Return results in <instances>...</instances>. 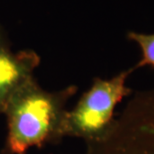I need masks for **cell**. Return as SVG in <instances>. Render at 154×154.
I'll return each mask as SVG.
<instances>
[{
	"instance_id": "1",
	"label": "cell",
	"mask_w": 154,
	"mask_h": 154,
	"mask_svg": "<svg viewBox=\"0 0 154 154\" xmlns=\"http://www.w3.org/2000/svg\"><path fill=\"white\" fill-rule=\"evenodd\" d=\"M70 85L58 91H46L33 77L13 91L3 113L7 134L1 154H27L28 149L56 145L62 139L66 106L77 94Z\"/></svg>"
},
{
	"instance_id": "2",
	"label": "cell",
	"mask_w": 154,
	"mask_h": 154,
	"mask_svg": "<svg viewBox=\"0 0 154 154\" xmlns=\"http://www.w3.org/2000/svg\"><path fill=\"white\" fill-rule=\"evenodd\" d=\"M135 70L133 66L109 79L94 78L73 109L65 113L63 138H80L86 144L102 139L113 125L117 106L131 94L127 80Z\"/></svg>"
},
{
	"instance_id": "3",
	"label": "cell",
	"mask_w": 154,
	"mask_h": 154,
	"mask_svg": "<svg viewBox=\"0 0 154 154\" xmlns=\"http://www.w3.org/2000/svg\"><path fill=\"white\" fill-rule=\"evenodd\" d=\"M84 154H154V88L134 94L109 131Z\"/></svg>"
},
{
	"instance_id": "4",
	"label": "cell",
	"mask_w": 154,
	"mask_h": 154,
	"mask_svg": "<svg viewBox=\"0 0 154 154\" xmlns=\"http://www.w3.org/2000/svg\"><path fill=\"white\" fill-rule=\"evenodd\" d=\"M40 61L33 50L13 51L8 35L0 25V114L13 91L34 77Z\"/></svg>"
},
{
	"instance_id": "5",
	"label": "cell",
	"mask_w": 154,
	"mask_h": 154,
	"mask_svg": "<svg viewBox=\"0 0 154 154\" xmlns=\"http://www.w3.org/2000/svg\"><path fill=\"white\" fill-rule=\"evenodd\" d=\"M127 39L134 42L140 49L141 57L135 66V69L150 67L154 69V33H141L129 31Z\"/></svg>"
}]
</instances>
